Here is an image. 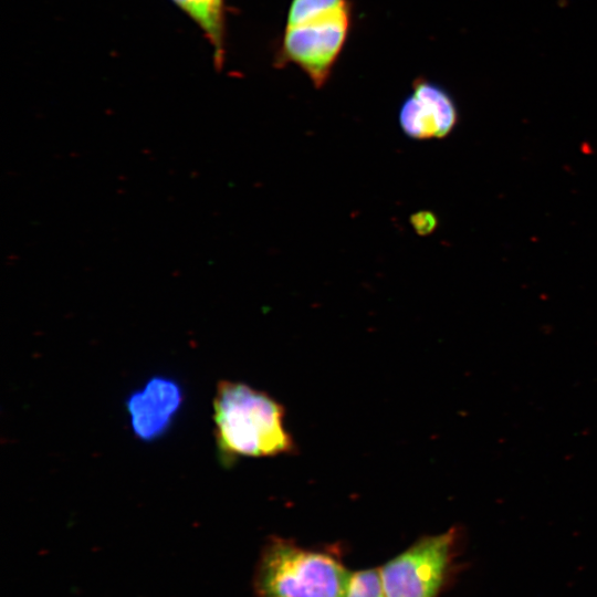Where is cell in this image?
I'll return each mask as SVG.
<instances>
[{"instance_id":"obj_9","label":"cell","mask_w":597,"mask_h":597,"mask_svg":"<svg viewBox=\"0 0 597 597\" xmlns=\"http://www.w3.org/2000/svg\"><path fill=\"white\" fill-rule=\"evenodd\" d=\"M410 224L419 235H428L438 226V219L431 211H418L410 216Z\"/></svg>"},{"instance_id":"obj_4","label":"cell","mask_w":597,"mask_h":597,"mask_svg":"<svg viewBox=\"0 0 597 597\" xmlns=\"http://www.w3.org/2000/svg\"><path fill=\"white\" fill-rule=\"evenodd\" d=\"M462 533L447 532L422 536L386 562L379 569L386 597H441L462 568Z\"/></svg>"},{"instance_id":"obj_3","label":"cell","mask_w":597,"mask_h":597,"mask_svg":"<svg viewBox=\"0 0 597 597\" xmlns=\"http://www.w3.org/2000/svg\"><path fill=\"white\" fill-rule=\"evenodd\" d=\"M352 573L341 557L283 537H271L256 563V597H346Z\"/></svg>"},{"instance_id":"obj_5","label":"cell","mask_w":597,"mask_h":597,"mask_svg":"<svg viewBox=\"0 0 597 597\" xmlns=\"http://www.w3.org/2000/svg\"><path fill=\"white\" fill-rule=\"evenodd\" d=\"M458 119V109L451 95L425 77L415 78L411 92L398 113L404 134L417 140L446 137L455 127Z\"/></svg>"},{"instance_id":"obj_7","label":"cell","mask_w":597,"mask_h":597,"mask_svg":"<svg viewBox=\"0 0 597 597\" xmlns=\"http://www.w3.org/2000/svg\"><path fill=\"white\" fill-rule=\"evenodd\" d=\"M196 24L213 49V63L222 69L226 55L224 0H172Z\"/></svg>"},{"instance_id":"obj_6","label":"cell","mask_w":597,"mask_h":597,"mask_svg":"<svg viewBox=\"0 0 597 597\" xmlns=\"http://www.w3.org/2000/svg\"><path fill=\"white\" fill-rule=\"evenodd\" d=\"M184 404L180 384L168 376H154L126 400L133 433L144 442L164 436Z\"/></svg>"},{"instance_id":"obj_2","label":"cell","mask_w":597,"mask_h":597,"mask_svg":"<svg viewBox=\"0 0 597 597\" xmlns=\"http://www.w3.org/2000/svg\"><path fill=\"white\" fill-rule=\"evenodd\" d=\"M350 0H291L274 65L294 64L322 88L347 41Z\"/></svg>"},{"instance_id":"obj_1","label":"cell","mask_w":597,"mask_h":597,"mask_svg":"<svg viewBox=\"0 0 597 597\" xmlns=\"http://www.w3.org/2000/svg\"><path fill=\"white\" fill-rule=\"evenodd\" d=\"M214 437L221 460L273 457L294 451L284 408L266 392L221 380L213 398Z\"/></svg>"},{"instance_id":"obj_8","label":"cell","mask_w":597,"mask_h":597,"mask_svg":"<svg viewBox=\"0 0 597 597\" xmlns=\"http://www.w3.org/2000/svg\"><path fill=\"white\" fill-rule=\"evenodd\" d=\"M346 597H386L378 568L353 573Z\"/></svg>"}]
</instances>
